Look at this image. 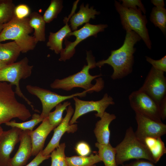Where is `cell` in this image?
I'll return each instance as SVG.
<instances>
[{
  "mask_svg": "<svg viewBox=\"0 0 166 166\" xmlns=\"http://www.w3.org/2000/svg\"><path fill=\"white\" fill-rule=\"evenodd\" d=\"M141 39L132 31H126L122 45L117 49L112 50L107 59L96 63V66L101 68L107 64L113 68V72L111 77L113 80L122 79L132 73L134 63V54L136 51L134 45Z\"/></svg>",
  "mask_w": 166,
  "mask_h": 166,
  "instance_id": "6da1fadb",
  "label": "cell"
},
{
  "mask_svg": "<svg viewBox=\"0 0 166 166\" xmlns=\"http://www.w3.org/2000/svg\"><path fill=\"white\" fill-rule=\"evenodd\" d=\"M86 59L87 64L81 71L63 79H55L50 84L51 88L69 91L75 88H81L89 93L101 90L104 86L103 80L100 77L102 75H92L89 72L90 69L96 67L95 58L91 51H87Z\"/></svg>",
  "mask_w": 166,
  "mask_h": 166,
  "instance_id": "7a4b0ae2",
  "label": "cell"
},
{
  "mask_svg": "<svg viewBox=\"0 0 166 166\" xmlns=\"http://www.w3.org/2000/svg\"><path fill=\"white\" fill-rule=\"evenodd\" d=\"M33 31L29 18L19 19L14 16L10 21L4 24L0 33V42L13 40L20 47L21 52L26 53L34 49L36 46L34 37L30 35Z\"/></svg>",
  "mask_w": 166,
  "mask_h": 166,
  "instance_id": "3957f363",
  "label": "cell"
},
{
  "mask_svg": "<svg viewBox=\"0 0 166 166\" xmlns=\"http://www.w3.org/2000/svg\"><path fill=\"white\" fill-rule=\"evenodd\" d=\"M12 85L0 81V126L17 118L25 121L31 116L29 110L17 101Z\"/></svg>",
  "mask_w": 166,
  "mask_h": 166,
  "instance_id": "277c9868",
  "label": "cell"
},
{
  "mask_svg": "<svg viewBox=\"0 0 166 166\" xmlns=\"http://www.w3.org/2000/svg\"><path fill=\"white\" fill-rule=\"evenodd\" d=\"M115 148L116 161L118 166L132 159L146 160L154 163L148 149L137 138L131 126L127 129L124 139Z\"/></svg>",
  "mask_w": 166,
  "mask_h": 166,
  "instance_id": "5b68a950",
  "label": "cell"
},
{
  "mask_svg": "<svg viewBox=\"0 0 166 166\" xmlns=\"http://www.w3.org/2000/svg\"><path fill=\"white\" fill-rule=\"evenodd\" d=\"M114 5L120 15L123 29L126 31L135 32L143 40L147 48L151 49L152 43L146 26L148 22L146 16L142 14L139 9L135 10L124 7L117 1H115Z\"/></svg>",
  "mask_w": 166,
  "mask_h": 166,
  "instance_id": "8992f818",
  "label": "cell"
},
{
  "mask_svg": "<svg viewBox=\"0 0 166 166\" xmlns=\"http://www.w3.org/2000/svg\"><path fill=\"white\" fill-rule=\"evenodd\" d=\"M33 66L29 64L26 57L17 62L8 65L0 70V81L8 82L15 86V93L23 99L31 107L36 111L32 102L23 94L19 86V81L21 79H26L32 73Z\"/></svg>",
  "mask_w": 166,
  "mask_h": 166,
  "instance_id": "52a82bcc",
  "label": "cell"
},
{
  "mask_svg": "<svg viewBox=\"0 0 166 166\" xmlns=\"http://www.w3.org/2000/svg\"><path fill=\"white\" fill-rule=\"evenodd\" d=\"M26 88L29 93L36 96L41 101L42 109L40 115L43 119L47 117L51 110L59 103L77 96L84 97L87 93L84 90L69 95H61L36 86L29 85Z\"/></svg>",
  "mask_w": 166,
  "mask_h": 166,
  "instance_id": "ba28073f",
  "label": "cell"
},
{
  "mask_svg": "<svg viewBox=\"0 0 166 166\" xmlns=\"http://www.w3.org/2000/svg\"><path fill=\"white\" fill-rule=\"evenodd\" d=\"M130 106L135 113L161 122L159 104L149 96L139 90L128 96Z\"/></svg>",
  "mask_w": 166,
  "mask_h": 166,
  "instance_id": "9c48e42d",
  "label": "cell"
},
{
  "mask_svg": "<svg viewBox=\"0 0 166 166\" xmlns=\"http://www.w3.org/2000/svg\"><path fill=\"white\" fill-rule=\"evenodd\" d=\"M107 24H99L93 25L89 22L80 29L71 32L68 35V38L71 36L76 37L73 42L65 40V48L61 51L60 57L59 59L60 61H65L72 57L75 52V47L80 42L89 37H97V34L104 31L105 28L108 27Z\"/></svg>",
  "mask_w": 166,
  "mask_h": 166,
  "instance_id": "30bf717a",
  "label": "cell"
},
{
  "mask_svg": "<svg viewBox=\"0 0 166 166\" xmlns=\"http://www.w3.org/2000/svg\"><path fill=\"white\" fill-rule=\"evenodd\" d=\"M73 98L75 102V109L69 121L70 124L76 123L80 117L92 111H96L95 116L101 118L106 109L109 105L115 104L113 98L107 93L104 95L101 99L97 101L82 100L76 97Z\"/></svg>",
  "mask_w": 166,
  "mask_h": 166,
  "instance_id": "8fae6325",
  "label": "cell"
},
{
  "mask_svg": "<svg viewBox=\"0 0 166 166\" xmlns=\"http://www.w3.org/2000/svg\"><path fill=\"white\" fill-rule=\"evenodd\" d=\"M138 90L147 94L159 104L166 96V78L164 73L152 67Z\"/></svg>",
  "mask_w": 166,
  "mask_h": 166,
  "instance_id": "7c38bea8",
  "label": "cell"
},
{
  "mask_svg": "<svg viewBox=\"0 0 166 166\" xmlns=\"http://www.w3.org/2000/svg\"><path fill=\"white\" fill-rule=\"evenodd\" d=\"M137 127L135 134L143 142L147 137H161L166 133V124L162 121H156L150 118L135 113Z\"/></svg>",
  "mask_w": 166,
  "mask_h": 166,
  "instance_id": "4fadbf2b",
  "label": "cell"
},
{
  "mask_svg": "<svg viewBox=\"0 0 166 166\" xmlns=\"http://www.w3.org/2000/svg\"><path fill=\"white\" fill-rule=\"evenodd\" d=\"M74 112V110L71 105L66 109V114L61 122L54 129L53 136L46 147L42 151V154L46 156L50 155L51 152L60 145V140L64 134L73 133L77 129V125L75 124H69V121Z\"/></svg>",
  "mask_w": 166,
  "mask_h": 166,
  "instance_id": "5bb4252c",
  "label": "cell"
},
{
  "mask_svg": "<svg viewBox=\"0 0 166 166\" xmlns=\"http://www.w3.org/2000/svg\"><path fill=\"white\" fill-rule=\"evenodd\" d=\"M22 131L13 127L2 133L0 136V166H7L11 153L20 141Z\"/></svg>",
  "mask_w": 166,
  "mask_h": 166,
  "instance_id": "9a60e30c",
  "label": "cell"
},
{
  "mask_svg": "<svg viewBox=\"0 0 166 166\" xmlns=\"http://www.w3.org/2000/svg\"><path fill=\"white\" fill-rule=\"evenodd\" d=\"M30 131L22 132L19 148L14 156L10 158L7 166H23L32 156V144Z\"/></svg>",
  "mask_w": 166,
  "mask_h": 166,
  "instance_id": "2e32d148",
  "label": "cell"
},
{
  "mask_svg": "<svg viewBox=\"0 0 166 166\" xmlns=\"http://www.w3.org/2000/svg\"><path fill=\"white\" fill-rule=\"evenodd\" d=\"M55 128L51 125L48 117L44 119L35 130L30 132L32 147V156H36L43 150L45 140L50 132Z\"/></svg>",
  "mask_w": 166,
  "mask_h": 166,
  "instance_id": "e0dca14e",
  "label": "cell"
},
{
  "mask_svg": "<svg viewBox=\"0 0 166 166\" xmlns=\"http://www.w3.org/2000/svg\"><path fill=\"white\" fill-rule=\"evenodd\" d=\"M116 118L114 114L105 112L100 120L97 122L94 132L97 143L104 144L110 143V131L109 126L112 121Z\"/></svg>",
  "mask_w": 166,
  "mask_h": 166,
  "instance_id": "ac0fdd59",
  "label": "cell"
},
{
  "mask_svg": "<svg viewBox=\"0 0 166 166\" xmlns=\"http://www.w3.org/2000/svg\"><path fill=\"white\" fill-rule=\"evenodd\" d=\"M74 13V12L72 10L69 17H65L64 18V22L65 23L64 26L55 33H49L46 45L50 49L54 51L57 54L60 53L63 49L62 45L63 41L68 38L69 34L72 32L70 27L68 25V22Z\"/></svg>",
  "mask_w": 166,
  "mask_h": 166,
  "instance_id": "d6986e66",
  "label": "cell"
},
{
  "mask_svg": "<svg viewBox=\"0 0 166 166\" xmlns=\"http://www.w3.org/2000/svg\"><path fill=\"white\" fill-rule=\"evenodd\" d=\"M100 14V12L94 9L93 6L89 8V4L85 6L84 4L82 3L79 11L74 13L69 18L71 29L73 31L77 30L80 26L89 22L91 19H95V15Z\"/></svg>",
  "mask_w": 166,
  "mask_h": 166,
  "instance_id": "ffe728a7",
  "label": "cell"
},
{
  "mask_svg": "<svg viewBox=\"0 0 166 166\" xmlns=\"http://www.w3.org/2000/svg\"><path fill=\"white\" fill-rule=\"evenodd\" d=\"M143 143L148 150L154 164L157 163L166 153V148L161 137H147Z\"/></svg>",
  "mask_w": 166,
  "mask_h": 166,
  "instance_id": "44dd1931",
  "label": "cell"
},
{
  "mask_svg": "<svg viewBox=\"0 0 166 166\" xmlns=\"http://www.w3.org/2000/svg\"><path fill=\"white\" fill-rule=\"evenodd\" d=\"M21 53L20 47L14 41L5 43L0 42V60L8 65L15 62Z\"/></svg>",
  "mask_w": 166,
  "mask_h": 166,
  "instance_id": "7402d4cb",
  "label": "cell"
},
{
  "mask_svg": "<svg viewBox=\"0 0 166 166\" xmlns=\"http://www.w3.org/2000/svg\"><path fill=\"white\" fill-rule=\"evenodd\" d=\"M29 18L30 24L34 29V36L36 43L39 42H45L46 23L43 16L37 12L34 11L31 13Z\"/></svg>",
  "mask_w": 166,
  "mask_h": 166,
  "instance_id": "603a6c76",
  "label": "cell"
},
{
  "mask_svg": "<svg viewBox=\"0 0 166 166\" xmlns=\"http://www.w3.org/2000/svg\"><path fill=\"white\" fill-rule=\"evenodd\" d=\"M95 146L98 149V155L105 166H118L116 161V151L110 143L101 144L97 142Z\"/></svg>",
  "mask_w": 166,
  "mask_h": 166,
  "instance_id": "cb8c5ba5",
  "label": "cell"
},
{
  "mask_svg": "<svg viewBox=\"0 0 166 166\" xmlns=\"http://www.w3.org/2000/svg\"><path fill=\"white\" fill-rule=\"evenodd\" d=\"M68 166H92L101 161L97 154H92L89 156H66Z\"/></svg>",
  "mask_w": 166,
  "mask_h": 166,
  "instance_id": "d4e9b609",
  "label": "cell"
},
{
  "mask_svg": "<svg viewBox=\"0 0 166 166\" xmlns=\"http://www.w3.org/2000/svg\"><path fill=\"white\" fill-rule=\"evenodd\" d=\"M150 20L156 27H158L164 35L166 33V9L164 7H154L150 16Z\"/></svg>",
  "mask_w": 166,
  "mask_h": 166,
  "instance_id": "484cf974",
  "label": "cell"
},
{
  "mask_svg": "<svg viewBox=\"0 0 166 166\" xmlns=\"http://www.w3.org/2000/svg\"><path fill=\"white\" fill-rule=\"evenodd\" d=\"M15 7L12 0H0V24H6L14 18Z\"/></svg>",
  "mask_w": 166,
  "mask_h": 166,
  "instance_id": "4316f807",
  "label": "cell"
},
{
  "mask_svg": "<svg viewBox=\"0 0 166 166\" xmlns=\"http://www.w3.org/2000/svg\"><path fill=\"white\" fill-rule=\"evenodd\" d=\"M63 7L62 0H51L42 16L45 23H49L56 18Z\"/></svg>",
  "mask_w": 166,
  "mask_h": 166,
  "instance_id": "83f0119b",
  "label": "cell"
},
{
  "mask_svg": "<svg viewBox=\"0 0 166 166\" xmlns=\"http://www.w3.org/2000/svg\"><path fill=\"white\" fill-rule=\"evenodd\" d=\"M71 103L68 101L59 103L55 107V109L53 112H50L47 117L50 124L55 128L62 121V115L67 107L70 105Z\"/></svg>",
  "mask_w": 166,
  "mask_h": 166,
  "instance_id": "f1b7e54d",
  "label": "cell"
},
{
  "mask_svg": "<svg viewBox=\"0 0 166 166\" xmlns=\"http://www.w3.org/2000/svg\"><path fill=\"white\" fill-rule=\"evenodd\" d=\"M44 119L42 118L39 114L35 113L32 115V118L30 121L21 123L13 121L6 123L5 124L12 128L16 127L23 131L29 130L32 131L34 127L42 122Z\"/></svg>",
  "mask_w": 166,
  "mask_h": 166,
  "instance_id": "f546056e",
  "label": "cell"
},
{
  "mask_svg": "<svg viewBox=\"0 0 166 166\" xmlns=\"http://www.w3.org/2000/svg\"><path fill=\"white\" fill-rule=\"evenodd\" d=\"M65 143H62L51 152V166H68L65 153Z\"/></svg>",
  "mask_w": 166,
  "mask_h": 166,
  "instance_id": "4dcf8cb0",
  "label": "cell"
},
{
  "mask_svg": "<svg viewBox=\"0 0 166 166\" xmlns=\"http://www.w3.org/2000/svg\"><path fill=\"white\" fill-rule=\"evenodd\" d=\"M146 61L151 64L155 69L164 73L166 72V56L160 59L156 60L148 56L145 57Z\"/></svg>",
  "mask_w": 166,
  "mask_h": 166,
  "instance_id": "1f68e13d",
  "label": "cell"
},
{
  "mask_svg": "<svg viewBox=\"0 0 166 166\" xmlns=\"http://www.w3.org/2000/svg\"><path fill=\"white\" fill-rule=\"evenodd\" d=\"M121 5L123 7L135 10L139 9L144 14H146V10L141 0H121Z\"/></svg>",
  "mask_w": 166,
  "mask_h": 166,
  "instance_id": "d6a6232c",
  "label": "cell"
},
{
  "mask_svg": "<svg viewBox=\"0 0 166 166\" xmlns=\"http://www.w3.org/2000/svg\"><path fill=\"white\" fill-rule=\"evenodd\" d=\"M31 14L29 6L24 4H21L15 6L14 14V16L19 19L28 18Z\"/></svg>",
  "mask_w": 166,
  "mask_h": 166,
  "instance_id": "836d02e7",
  "label": "cell"
},
{
  "mask_svg": "<svg viewBox=\"0 0 166 166\" xmlns=\"http://www.w3.org/2000/svg\"><path fill=\"white\" fill-rule=\"evenodd\" d=\"M75 150L77 154L81 156H87L91 152L89 145L84 141L78 142L76 146Z\"/></svg>",
  "mask_w": 166,
  "mask_h": 166,
  "instance_id": "e575fe53",
  "label": "cell"
},
{
  "mask_svg": "<svg viewBox=\"0 0 166 166\" xmlns=\"http://www.w3.org/2000/svg\"><path fill=\"white\" fill-rule=\"evenodd\" d=\"M50 155L45 156L42 155V151L29 164L26 166H38L44 160L49 159Z\"/></svg>",
  "mask_w": 166,
  "mask_h": 166,
  "instance_id": "d590c367",
  "label": "cell"
},
{
  "mask_svg": "<svg viewBox=\"0 0 166 166\" xmlns=\"http://www.w3.org/2000/svg\"><path fill=\"white\" fill-rule=\"evenodd\" d=\"M144 159L136 160L131 162L125 164L123 166H156L152 162Z\"/></svg>",
  "mask_w": 166,
  "mask_h": 166,
  "instance_id": "8d00e7d4",
  "label": "cell"
},
{
  "mask_svg": "<svg viewBox=\"0 0 166 166\" xmlns=\"http://www.w3.org/2000/svg\"><path fill=\"white\" fill-rule=\"evenodd\" d=\"M159 107L161 119L164 121L166 118V96L160 102Z\"/></svg>",
  "mask_w": 166,
  "mask_h": 166,
  "instance_id": "74e56055",
  "label": "cell"
},
{
  "mask_svg": "<svg viewBox=\"0 0 166 166\" xmlns=\"http://www.w3.org/2000/svg\"><path fill=\"white\" fill-rule=\"evenodd\" d=\"M151 2L155 7L158 8L164 7L165 5L163 0H152Z\"/></svg>",
  "mask_w": 166,
  "mask_h": 166,
  "instance_id": "f35d334b",
  "label": "cell"
},
{
  "mask_svg": "<svg viewBox=\"0 0 166 166\" xmlns=\"http://www.w3.org/2000/svg\"><path fill=\"white\" fill-rule=\"evenodd\" d=\"M7 65L5 62L0 60V70L5 67Z\"/></svg>",
  "mask_w": 166,
  "mask_h": 166,
  "instance_id": "ab89813d",
  "label": "cell"
},
{
  "mask_svg": "<svg viewBox=\"0 0 166 166\" xmlns=\"http://www.w3.org/2000/svg\"><path fill=\"white\" fill-rule=\"evenodd\" d=\"M4 26V24H0V33L1 32L2 30L3 29Z\"/></svg>",
  "mask_w": 166,
  "mask_h": 166,
  "instance_id": "60d3db41",
  "label": "cell"
},
{
  "mask_svg": "<svg viewBox=\"0 0 166 166\" xmlns=\"http://www.w3.org/2000/svg\"><path fill=\"white\" fill-rule=\"evenodd\" d=\"M3 129L2 127L0 126V136L2 134V133L3 132Z\"/></svg>",
  "mask_w": 166,
  "mask_h": 166,
  "instance_id": "b9f144b4",
  "label": "cell"
},
{
  "mask_svg": "<svg viewBox=\"0 0 166 166\" xmlns=\"http://www.w3.org/2000/svg\"><path fill=\"white\" fill-rule=\"evenodd\" d=\"M92 166H96L95 165V164H94Z\"/></svg>",
  "mask_w": 166,
  "mask_h": 166,
  "instance_id": "7bdbcfd3",
  "label": "cell"
}]
</instances>
